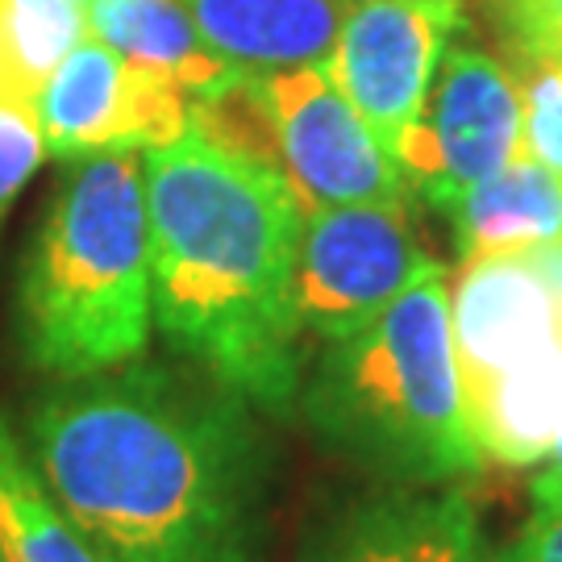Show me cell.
<instances>
[{
    "label": "cell",
    "mask_w": 562,
    "mask_h": 562,
    "mask_svg": "<svg viewBox=\"0 0 562 562\" xmlns=\"http://www.w3.org/2000/svg\"><path fill=\"white\" fill-rule=\"evenodd\" d=\"M259 408L192 362L55 380L25 454L101 562H259L276 450Z\"/></svg>",
    "instance_id": "obj_1"
},
{
    "label": "cell",
    "mask_w": 562,
    "mask_h": 562,
    "mask_svg": "<svg viewBox=\"0 0 562 562\" xmlns=\"http://www.w3.org/2000/svg\"><path fill=\"white\" fill-rule=\"evenodd\" d=\"M150 213V304L176 359L288 422L304 341L292 322L301 204L280 171L201 134L142 155Z\"/></svg>",
    "instance_id": "obj_2"
},
{
    "label": "cell",
    "mask_w": 562,
    "mask_h": 562,
    "mask_svg": "<svg viewBox=\"0 0 562 562\" xmlns=\"http://www.w3.org/2000/svg\"><path fill=\"white\" fill-rule=\"evenodd\" d=\"M18 350L46 380L138 362L155 334L142 150L67 167L18 271Z\"/></svg>",
    "instance_id": "obj_3"
},
{
    "label": "cell",
    "mask_w": 562,
    "mask_h": 562,
    "mask_svg": "<svg viewBox=\"0 0 562 562\" xmlns=\"http://www.w3.org/2000/svg\"><path fill=\"white\" fill-rule=\"evenodd\" d=\"M296 408L313 434L383 483L438 487L480 475L446 267L422 276L359 334L329 341L304 367Z\"/></svg>",
    "instance_id": "obj_4"
},
{
    "label": "cell",
    "mask_w": 562,
    "mask_h": 562,
    "mask_svg": "<svg viewBox=\"0 0 562 562\" xmlns=\"http://www.w3.org/2000/svg\"><path fill=\"white\" fill-rule=\"evenodd\" d=\"M438 262L404 204H338L304 213L292 267V322L301 341H341L401 301Z\"/></svg>",
    "instance_id": "obj_5"
},
{
    "label": "cell",
    "mask_w": 562,
    "mask_h": 562,
    "mask_svg": "<svg viewBox=\"0 0 562 562\" xmlns=\"http://www.w3.org/2000/svg\"><path fill=\"white\" fill-rule=\"evenodd\" d=\"M525 150V88L517 67L483 46H450L417 121L392 142L408 196L446 213Z\"/></svg>",
    "instance_id": "obj_6"
},
{
    "label": "cell",
    "mask_w": 562,
    "mask_h": 562,
    "mask_svg": "<svg viewBox=\"0 0 562 562\" xmlns=\"http://www.w3.org/2000/svg\"><path fill=\"white\" fill-rule=\"evenodd\" d=\"M276 171L301 213L338 204H408V188L387 146L341 97L325 67L259 76Z\"/></svg>",
    "instance_id": "obj_7"
},
{
    "label": "cell",
    "mask_w": 562,
    "mask_h": 562,
    "mask_svg": "<svg viewBox=\"0 0 562 562\" xmlns=\"http://www.w3.org/2000/svg\"><path fill=\"white\" fill-rule=\"evenodd\" d=\"M450 334L467 404L562 375V313L529 255L462 262L450 283Z\"/></svg>",
    "instance_id": "obj_8"
},
{
    "label": "cell",
    "mask_w": 562,
    "mask_h": 562,
    "mask_svg": "<svg viewBox=\"0 0 562 562\" xmlns=\"http://www.w3.org/2000/svg\"><path fill=\"white\" fill-rule=\"evenodd\" d=\"M46 155L76 162L97 150H159L192 134V97L167 76L83 38L34 97Z\"/></svg>",
    "instance_id": "obj_9"
},
{
    "label": "cell",
    "mask_w": 562,
    "mask_h": 562,
    "mask_svg": "<svg viewBox=\"0 0 562 562\" xmlns=\"http://www.w3.org/2000/svg\"><path fill=\"white\" fill-rule=\"evenodd\" d=\"M467 30V0H359L325 63L341 97L387 146L417 121L446 50Z\"/></svg>",
    "instance_id": "obj_10"
},
{
    "label": "cell",
    "mask_w": 562,
    "mask_h": 562,
    "mask_svg": "<svg viewBox=\"0 0 562 562\" xmlns=\"http://www.w3.org/2000/svg\"><path fill=\"white\" fill-rule=\"evenodd\" d=\"M483 529L475 501L438 483H387L355 496L313 525L301 562H480Z\"/></svg>",
    "instance_id": "obj_11"
},
{
    "label": "cell",
    "mask_w": 562,
    "mask_h": 562,
    "mask_svg": "<svg viewBox=\"0 0 562 562\" xmlns=\"http://www.w3.org/2000/svg\"><path fill=\"white\" fill-rule=\"evenodd\" d=\"M204 42L246 76L325 67L346 0H183Z\"/></svg>",
    "instance_id": "obj_12"
},
{
    "label": "cell",
    "mask_w": 562,
    "mask_h": 562,
    "mask_svg": "<svg viewBox=\"0 0 562 562\" xmlns=\"http://www.w3.org/2000/svg\"><path fill=\"white\" fill-rule=\"evenodd\" d=\"M442 217L454 229L459 262L538 250L562 241V176L521 150L492 180L462 192Z\"/></svg>",
    "instance_id": "obj_13"
},
{
    "label": "cell",
    "mask_w": 562,
    "mask_h": 562,
    "mask_svg": "<svg viewBox=\"0 0 562 562\" xmlns=\"http://www.w3.org/2000/svg\"><path fill=\"white\" fill-rule=\"evenodd\" d=\"M83 9L92 38L117 50L121 59L180 83L192 101L217 97L246 76L204 42L183 0H83Z\"/></svg>",
    "instance_id": "obj_14"
},
{
    "label": "cell",
    "mask_w": 562,
    "mask_h": 562,
    "mask_svg": "<svg viewBox=\"0 0 562 562\" xmlns=\"http://www.w3.org/2000/svg\"><path fill=\"white\" fill-rule=\"evenodd\" d=\"M0 562H101L46 492L13 417L0 408Z\"/></svg>",
    "instance_id": "obj_15"
},
{
    "label": "cell",
    "mask_w": 562,
    "mask_h": 562,
    "mask_svg": "<svg viewBox=\"0 0 562 562\" xmlns=\"http://www.w3.org/2000/svg\"><path fill=\"white\" fill-rule=\"evenodd\" d=\"M83 38V0H0V67L9 92L34 101Z\"/></svg>",
    "instance_id": "obj_16"
},
{
    "label": "cell",
    "mask_w": 562,
    "mask_h": 562,
    "mask_svg": "<svg viewBox=\"0 0 562 562\" xmlns=\"http://www.w3.org/2000/svg\"><path fill=\"white\" fill-rule=\"evenodd\" d=\"M513 67L562 63V0H475Z\"/></svg>",
    "instance_id": "obj_17"
},
{
    "label": "cell",
    "mask_w": 562,
    "mask_h": 562,
    "mask_svg": "<svg viewBox=\"0 0 562 562\" xmlns=\"http://www.w3.org/2000/svg\"><path fill=\"white\" fill-rule=\"evenodd\" d=\"M42 159H46V142H42L34 101H21V97L0 101V225L21 196V188L34 180Z\"/></svg>",
    "instance_id": "obj_18"
},
{
    "label": "cell",
    "mask_w": 562,
    "mask_h": 562,
    "mask_svg": "<svg viewBox=\"0 0 562 562\" xmlns=\"http://www.w3.org/2000/svg\"><path fill=\"white\" fill-rule=\"evenodd\" d=\"M525 155L562 176V63L521 67Z\"/></svg>",
    "instance_id": "obj_19"
},
{
    "label": "cell",
    "mask_w": 562,
    "mask_h": 562,
    "mask_svg": "<svg viewBox=\"0 0 562 562\" xmlns=\"http://www.w3.org/2000/svg\"><path fill=\"white\" fill-rule=\"evenodd\" d=\"M525 562H562V492L533 487V508L517 538Z\"/></svg>",
    "instance_id": "obj_20"
},
{
    "label": "cell",
    "mask_w": 562,
    "mask_h": 562,
    "mask_svg": "<svg viewBox=\"0 0 562 562\" xmlns=\"http://www.w3.org/2000/svg\"><path fill=\"white\" fill-rule=\"evenodd\" d=\"M533 267L542 271V280L550 283V292H554V301H559V313H562V241H550V246H538V250H525Z\"/></svg>",
    "instance_id": "obj_21"
},
{
    "label": "cell",
    "mask_w": 562,
    "mask_h": 562,
    "mask_svg": "<svg viewBox=\"0 0 562 562\" xmlns=\"http://www.w3.org/2000/svg\"><path fill=\"white\" fill-rule=\"evenodd\" d=\"M546 462H550V467L533 480V487H559L562 492V434H559V442H554V450H550V459Z\"/></svg>",
    "instance_id": "obj_22"
},
{
    "label": "cell",
    "mask_w": 562,
    "mask_h": 562,
    "mask_svg": "<svg viewBox=\"0 0 562 562\" xmlns=\"http://www.w3.org/2000/svg\"><path fill=\"white\" fill-rule=\"evenodd\" d=\"M480 562H525V559H521V550H517V542H513V546H504V550H496V554H487V559H480Z\"/></svg>",
    "instance_id": "obj_23"
},
{
    "label": "cell",
    "mask_w": 562,
    "mask_h": 562,
    "mask_svg": "<svg viewBox=\"0 0 562 562\" xmlns=\"http://www.w3.org/2000/svg\"><path fill=\"white\" fill-rule=\"evenodd\" d=\"M13 92H9V80H4V67H0V101H9Z\"/></svg>",
    "instance_id": "obj_24"
},
{
    "label": "cell",
    "mask_w": 562,
    "mask_h": 562,
    "mask_svg": "<svg viewBox=\"0 0 562 562\" xmlns=\"http://www.w3.org/2000/svg\"><path fill=\"white\" fill-rule=\"evenodd\" d=\"M346 4H359V0H346Z\"/></svg>",
    "instance_id": "obj_25"
}]
</instances>
